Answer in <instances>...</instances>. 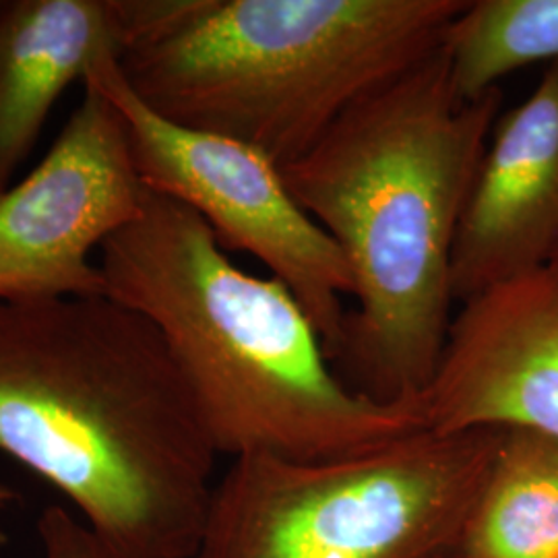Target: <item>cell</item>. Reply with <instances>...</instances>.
<instances>
[{
	"label": "cell",
	"mask_w": 558,
	"mask_h": 558,
	"mask_svg": "<svg viewBox=\"0 0 558 558\" xmlns=\"http://www.w3.org/2000/svg\"><path fill=\"white\" fill-rule=\"evenodd\" d=\"M106 296L151 320L220 456H356L424 428L416 405L339 379L296 296L240 269L186 205L147 189L140 216L100 251Z\"/></svg>",
	"instance_id": "cell-3"
},
{
	"label": "cell",
	"mask_w": 558,
	"mask_h": 558,
	"mask_svg": "<svg viewBox=\"0 0 558 558\" xmlns=\"http://www.w3.org/2000/svg\"><path fill=\"white\" fill-rule=\"evenodd\" d=\"M87 80L119 106L143 184L193 209L226 253L253 255L286 283L317 327L331 362L354 279L336 240L290 193L278 163L239 141L161 119L122 80L117 57L101 59Z\"/></svg>",
	"instance_id": "cell-6"
},
{
	"label": "cell",
	"mask_w": 558,
	"mask_h": 558,
	"mask_svg": "<svg viewBox=\"0 0 558 558\" xmlns=\"http://www.w3.org/2000/svg\"><path fill=\"white\" fill-rule=\"evenodd\" d=\"M420 412L437 435L507 428L558 442V263L461 302Z\"/></svg>",
	"instance_id": "cell-8"
},
{
	"label": "cell",
	"mask_w": 558,
	"mask_h": 558,
	"mask_svg": "<svg viewBox=\"0 0 558 558\" xmlns=\"http://www.w3.org/2000/svg\"><path fill=\"white\" fill-rule=\"evenodd\" d=\"M445 54L465 100L507 75L558 60V0H468L447 27Z\"/></svg>",
	"instance_id": "cell-12"
},
{
	"label": "cell",
	"mask_w": 558,
	"mask_h": 558,
	"mask_svg": "<svg viewBox=\"0 0 558 558\" xmlns=\"http://www.w3.org/2000/svg\"><path fill=\"white\" fill-rule=\"evenodd\" d=\"M15 499H17V493L13 490V486L7 484L4 480H0V511L7 509Z\"/></svg>",
	"instance_id": "cell-14"
},
{
	"label": "cell",
	"mask_w": 558,
	"mask_h": 558,
	"mask_svg": "<svg viewBox=\"0 0 558 558\" xmlns=\"http://www.w3.org/2000/svg\"><path fill=\"white\" fill-rule=\"evenodd\" d=\"M500 108V87L459 94L440 46L281 168L352 271L356 306L331 364L364 398L420 408L437 373L459 223Z\"/></svg>",
	"instance_id": "cell-1"
},
{
	"label": "cell",
	"mask_w": 558,
	"mask_h": 558,
	"mask_svg": "<svg viewBox=\"0 0 558 558\" xmlns=\"http://www.w3.org/2000/svg\"><path fill=\"white\" fill-rule=\"evenodd\" d=\"M38 539L41 558H135L62 505L44 509L38 519Z\"/></svg>",
	"instance_id": "cell-13"
},
{
	"label": "cell",
	"mask_w": 558,
	"mask_h": 558,
	"mask_svg": "<svg viewBox=\"0 0 558 558\" xmlns=\"http://www.w3.org/2000/svg\"><path fill=\"white\" fill-rule=\"evenodd\" d=\"M558 260V60L534 92L500 114L453 248L461 304Z\"/></svg>",
	"instance_id": "cell-9"
},
{
	"label": "cell",
	"mask_w": 558,
	"mask_h": 558,
	"mask_svg": "<svg viewBox=\"0 0 558 558\" xmlns=\"http://www.w3.org/2000/svg\"><path fill=\"white\" fill-rule=\"evenodd\" d=\"M468 0H166L119 59L151 112L279 168L435 54Z\"/></svg>",
	"instance_id": "cell-4"
},
{
	"label": "cell",
	"mask_w": 558,
	"mask_h": 558,
	"mask_svg": "<svg viewBox=\"0 0 558 558\" xmlns=\"http://www.w3.org/2000/svg\"><path fill=\"white\" fill-rule=\"evenodd\" d=\"M158 0H7L0 15V193L60 96L149 32Z\"/></svg>",
	"instance_id": "cell-10"
},
{
	"label": "cell",
	"mask_w": 558,
	"mask_h": 558,
	"mask_svg": "<svg viewBox=\"0 0 558 558\" xmlns=\"http://www.w3.org/2000/svg\"><path fill=\"white\" fill-rule=\"evenodd\" d=\"M4 4H7V0H0V15H2V11H4Z\"/></svg>",
	"instance_id": "cell-15"
},
{
	"label": "cell",
	"mask_w": 558,
	"mask_h": 558,
	"mask_svg": "<svg viewBox=\"0 0 558 558\" xmlns=\"http://www.w3.org/2000/svg\"><path fill=\"white\" fill-rule=\"evenodd\" d=\"M433 558H558V442L505 430L478 497Z\"/></svg>",
	"instance_id": "cell-11"
},
{
	"label": "cell",
	"mask_w": 558,
	"mask_h": 558,
	"mask_svg": "<svg viewBox=\"0 0 558 558\" xmlns=\"http://www.w3.org/2000/svg\"><path fill=\"white\" fill-rule=\"evenodd\" d=\"M0 453L135 558H191L220 456L158 327L106 294L0 300Z\"/></svg>",
	"instance_id": "cell-2"
},
{
	"label": "cell",
	"mask_w": 558,
	"mask_h": 558,
	"mask_svg": "<svg viewBox=\"0 0 558 558\" xmlns=\"http://www.w3.org/2000/svg\"><path fill=\"white\" fill-rule=\"evenodd\" d=\"M557 263H558V260H557Z\"/></svg>",
	"instance_id": "cell-16"
},
{
	"label": "cell",
	"mask_w": 558,
	"mask_h": 558,
	"mask_svg": "<svg viewBox=\"0 0 558 558\" xmlns=\"http://www.w3.org/2000/svg\"><path fill=\"white\" fill-rule=\"evenodd\" d=\"M507 428H426L323 461L232 459L191 558H433L468 515Z\"/></svg>",
	"instance_id": "cell-5"
},
{
	"label": "cell",
	"mask_w": 558,
	"mask_h": 558,
	"mask_svg": "<svg viewBox=\"0 0 558 558\" xmlns=\"http://www.w3.org/2000/svg\"><path fill=\"white\" fill-rule=\"evenodd\" d=\"M147 197L119 106L94 81L44 160L0 193V300L104 296L94 251Z\"/></svg>",
	"instance_id": "cell-7"
}]
</instances>
